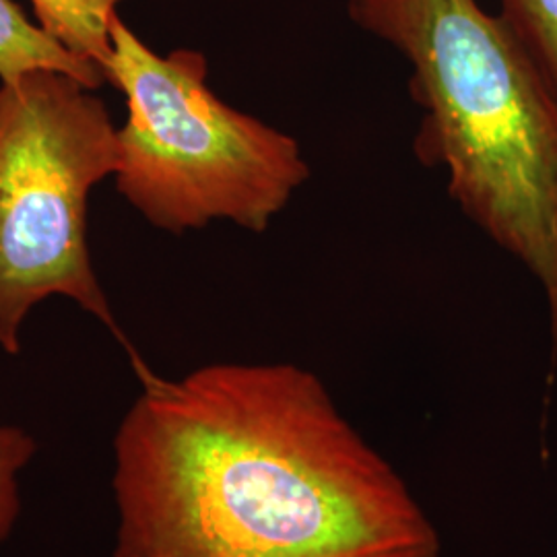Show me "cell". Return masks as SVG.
<instances>
[{
	"instance_id": "obj_7",
	"label": "cell",
	"mask_w": 557,
	"mask_h": 557,
	"mask_svg": "<svg viewBox=\"0 0 557 557\" xmlns=\"http://www.w3.org/2000/svg\"><path fill=\"white\" fill-rule=\"evenodd\" d=\"M499 15L535 60L557 100V0H502Z\"/></svg>"
},
{
	"instance_id": "obj_3",
	"label": "cell",
	"mask_w": 557,
	"mask_h": 557,
	"mask_svg": "<svg viewBox=\"0 0 557 557\" xmlns=\"http://www.w3.org/2000/svg\"><path fill=\"white\" fill-rule=\"evenodd\" d=\"M106 79L126 100L116 190L161 232L264 234L310 178L296 137L225 103L199 50L160 54L116 17Z\"/></svg>"
},
{
	"instance_id": "obj_6",
	"label": "cell",
	"mask_w": 557,
	"mask_h": 557,
	"mask_svg": "<svg viewBox=\"0 0 557 557\" xmlns=\"http://www.w3.org/2000/svg\"><path fill=\"white\" fill-rule=\"evenodd\" d=\"M36 23L75 57L98 64L110 57V32L124 0H29ZM106 75V73H103ZM108 81V79H106Z\"/></svg>"
},
{
	"instance_id": "obj_2",
	"label": "cell",
	"mask_w": 557,
	"mask_h": 557,
	"mask_svg": "<svg viewBox=\"0 0 557 557\" xmlns=\"http://www.w3.org/2000/svg\"><path fill=\"white\" fill-rule=\"evenodd\" d=\"M347 13L409 62L418 160L537 278L557 351V100L535 60L478 0H347Z\"/></svg>"
},
{
	"instance_id": "obj_1",
	"label": "cell",
	"mask_w": 557,
	"mask_h": 557,
	"mask_svg": "<svg viewBox=\"0 0 557 557\" xmlns=\"http://www.w3.org/2000/svg\"><path fill=\"white\" fill-rule=\"evenodd\" d=\"M114 434L112 557H440L395 467L296 363H143Z\"/></svg>"
},
{
	"instance_id": "obj_8",
	"label": "cell",
	"mask_w": 557,
	"mask_h": 557,
	"mask_svg": "<svg viewBox=\"0 0 557 557\" xmlns=\"http://www.w3.org/2000/svg\"><path fill=\"white\" fill-rule=\"evenodd\" d=\"M38 450L36 438L17 425L0 423V543L13 533L21 515V473Z\"/></svg>"
},
{
	"instance_id": "obj_4",
	"label": "cell",
	"mask_w": 557,
	"mask_h": 557,
	"mask_svg": "<svg viewBox=\"0 0 557 557\" xmlns=\"http://www.w3.org/2000/svg\"><path fill=\"white\" fill-rule=\"evenodd\" d=\"M120 168L96 89L59 71L0 83V349L44 299H73L122 338L87 242L91 190Z\"/></svg>"
},
{
	"instance_id": "obj_5",
	"label": "cell",
	"mask_w": 557,
	"mask_h": 557,
	"mask_svg": "<svg viewBox=\"0 0 557 557\" xmlns=\"http://www.w3.org/2000/svg\"><path fill=\"white\" fill-rule=\"evenodd\" d=\"M34 71L66 73L91 89L106 85L98 64L75 57L29 20L13 0H0V83L20 79Z\"/></svg>"
}]
</instances>
